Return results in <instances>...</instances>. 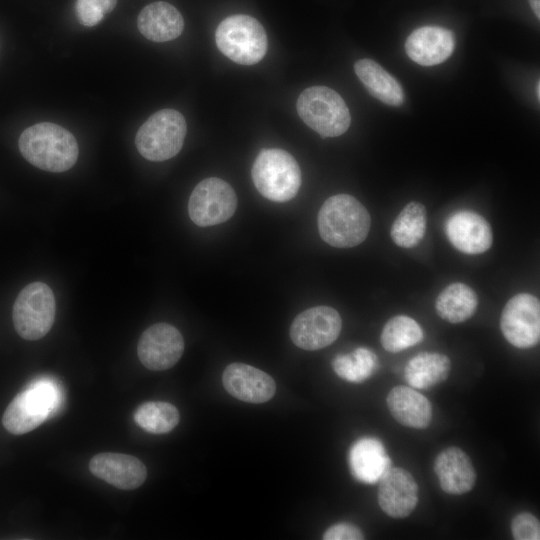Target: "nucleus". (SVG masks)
Here are the masks:
<instances>
[{"mask_svg": "<svg viewBox=\"0 0 540 540\" xmlns=\"http://www.w3.org/2000/svg\"><path fill=\"white\" fill-rule=\"evenodd\" d=\"M454 48V34L438 26H424L414 30L405 43L410 59L423 66L444 62L451 56Z\"/></svg>", "mask_w": 540, "mask_h": 540, "instance_id": "f3484780", "label": "nucleus"}, {"mask_svg": "<svg viewBox=\"0 0 540 540\" xmlns=\"http://www.w3.org/2000/svg\"><path fill=\"white\" fill-rule=\"evenodd\" d=\"M19 150L33 166L54 173L72 168L79 154L73 134L50 122L37 123L25 129L19 137Z\"/></svg>", "mask_w": 540, "mask_h": 540, "instance_id": "f257e3e1", "label": "nucleus"}, {"mask_svg": "<svg viewBox=\"0 0 540 540\" xmlns=\"http://www.w3.org/2000/svg\"><path fill=\"white\" fill-rule=\"evenodd\" d=\"M530 7L537 18H540V0H529Z\"/></svg>", "mask_w": 540, "mask_h": 540, "instance_id": "2f4dec72", "label": "nucleus"}, {"mask_svg": "<svg viewBox=\"0 0 540 540\" xmlns=\"http://www.w3.org/2000/svg\"><path fill=\"white\" fill-rule=\"evenodd\" d=\"M218 49L230 60L241 65H253L265 56L267 35L260 22L245 14L222 20L215 32Z\"/></svg>", "mask_w": 540, "mask_h": 540, "instance_id": "423d86ee", "label": "nucleus"}, {"mask_svg": "<svg viewBox=\"0 0 540 540\" xmlns=\"http://www.w3.org/2000/svg\"><path fill=\"white\" fill-rule=\"evenodd\" d=\"M386 403L392 417L401 425L424 429L432 419V407L429 400L407 386H396L387 395Z\"/></svg>", "mask_w": 540, "mask_h": 540, "instance_id": "412c9836", "label": "nucleus"}, {"mask_svg": "<svg viewBox=\"0 0 540 540\" xmlns=\"http://www.w3.org/2000/svg\"><path fill=\"white\" fill-rule=\"evenodd\" d=\"M140 33L154 42H167L179 37L184 29L181 13L170 3L159 1L148 4L139 13Z\"/></svg>", "mask_w": 540, "mask_h": 540, "instance_id": "aec40b11", "label": "nucleus"}, {"mask_svg": "<svg viewBox=\"0 0 540 540\" xmlns=\"http://www.w3.org/2000/svg\"><path fill=\"white\" fill-rule=\"evenodd\" d=\"M332 367L340 378L352 383H362L376 371L378 358L372 350L359 347L353 352L337 355L332 361Z\"/></svg>", "mask_w": 540, "mask_h": 540, "instance_id": "bb28decb", "label": "nucleus"}, {"mask_svg": "<svg viewBox=\"0 0 540 540\" xmlns=\"http://www.w3.org/2000/svg\"><path fill=\"white\" fill-rule=\"evenodd\" d=\"M377 499L385 514L396 519L405 518L418 503V485L407 470L391 467L379 480Z\"/></svg>", "mask_w": 540, "mask_h": 540, "instance_id": "4468645a", "label": "nucleus"}, {"mask_svg": "<svg viewBox=\"0 0 540 540\" xmlns=\"http://www.w3.org/2000/svg\"><path fill=\"white\" fill-rule=\"evenodd\" d=\"M56 304L50 287L43 282H33L18 294L12 311L14 327L25 340L44 337L55 318Z\"/></svg>", "mask_w": 540, "mask_h": 540, "instance_id": "6e6552de", "label": "nucleus"}, {"mask_svg": "<svg viewBox=\"0 0 540 540\" xmlns=\"http://www.w3.org/2000/svg\"><path fill=\"white\" fill-rule=\"evenodd\" d=\"M500 329L504 338L513 346L527 349L540 340V302L536 296L519 293L504 306Z\"/></svg>", "mask_w": 540, "mask_h": 540, "instance_id": "9d476101", "label": "nucleus"}, {"mask_svg": "<svg viewBox=\"0 0 540 540\" xmlns=\"http://www.w3.org/2000/svg\"><path fill=\"white\" fill-rule=\"evenodd\" d=\"M434 472L441 489L447 494L462 495L476 482V471L469 456L459 447L442 450L434 461Z\"/></svg>", "mask_w": 540, "mask_h": 540, "instance_id": "a211bd4d", "label": "nucleus"}, {"mask_svg": "<svg viewBox=\"0 0 540 540\" xmlns=\"http://www.w3.org/2000/svg\"><path fill=\"white\" fill-rule=\"evenodd\" d=\"M180 420L177 408L163 401H150L140 405L134 413L136 424L152 434H165L173 430Z\"/></svg>", "mask_w": 540, "mask_h": 540, "instance_id": "cd10ccee", "label": "nucleus"}, {"mask_svg": "<svg viewBox=\"0 0 540 540\" xmlns=\"http://www.w3.org/2000/svg\"><path fill=\"white\" fill-rule=\"evenodd\" d=\"M449 242L460 252L469 255L487 251L493 242V233L487 220L472 210H459L451 214L445 225Z\"/></svg>", "mask_w": 540, "mask_h": 540, "instance_id": "ddd939ff", "label": "nucleus"}, {"mask_svg": "<svg viewBox=\"0 0 540 540\" xmlns=\"http://www.w3.org/2000/svg\"><path fill=\"white\" fill-rule=\"evenodd\" d=\"M351 474L360 482L374 484L391 468L383 443L374 437L358 439L349 450Z\"/></svg>", "mask_w": 540, "mask_h": 540, "instance_id": "6ab92c4d", "label": "nucleus"}, {"mask_svg": "<svg viewBox=\"0 0 540 540\" xmlns=\"http://www.w3.org/2000/svg\"><path fill=\"white\" fill-rule=\"evenodd\" d=\"M187 133L184 116L166 108L152 114L138 129L135 145L150 161H165L179 153Z\"/></svg>", "mask_w": 540, "mask_h": 540, "instance_id": "0eeeda50", "label": "nucleus"}, {"mask_svg": "<svg viewBox=\"0 0 540 540\" xmlns=\"http://www.w3.org/2000/svg\"><path fill=\"white\" fill-rule=\"evenodd\" d=\"M237 208V196L226 181L209 177L193 189L188 212L191 220L200 227L221 224L230 219Z\"/></svg>", "mask_w": 540, "mask_h": 540, "instance_id": "1a4fd4ad", "label": "nucleus"}, {"mask_svg": "<svg viewBox=\"0 0 540 540\" xmlns=\"http://www.w3.org/2000/svg\"><path fill=\"white\" fill-rule=\"evenodd\" d=\"M342 329L340 314L329 306H316L298 314L290 327V338L299 348L319 350L332 344Z\"/></svg>", "mask_w": 540, "mask_h": 540, "instance_id": "9b49d317", "label": "nucleus"}, {"mask_svg": "<svg viewBox=\"0 0 540 540\" xmlns=\"http://www.w3.org/2000/svg\"><path fill=\"white\" fill-rule=\"evenodd\" d=\"M184 351V339L180 331L168 324L157 323L141 335L137 353L141 363L153 371L173 367Z\"/></svg>", "mask_w": 540, "mask_h": 540, "instance_id": "f8f14e48", "label": "nucleus"}, {"mask_svg": "<svg viewBox=\"0 0 540 540\" xmlns=\"http://www.w3.org/2000/svg\"><path fill=\"white\" fill-rule=\"evenodd\" d=\"M258 192L274 202H286L296 196L301 186V170L295 158L285 150L264 149L257 155L251 170Z\"/></svg>", "mask_w": 540, "mask_h": 540, "instance_id": "7ed1b4c3", "label": "nucleus"}, {"mask_svg": "<svg viewBox=\"0 0 540 540\" xmlns=\"http://www.w3.org/2000/svg\"><path fill=\"white\" fill-rule=\"evenodd\" d=\"M59 405L58 386L48 379L35 380L10 402L2 422L10 433L25 434L42 424Z\"/></svg>", "mask_w": 540, "mask_h": 540, "instance_id": "20e7f679", "label": "nucleus"}, {"mask_svg": "<svg viewBox=\"0 0 540 540\" xmlns=\"http://www.w3.org/2000/svg\"><path fill=\"white\" fill-rule=\"evenodd\" d=\"M296 108L303 122L323 138L342 135L351 123L350 112L343 98L326 86H312L303 90Z\"/></svg>", "mask_w": 540, "mask_h": 540, "instance_id": "39448f33", "label": "nucleus"}, {"mask_svg": "<svg viewBox=\"0 0 540 540\" xmlns=\"http://www.w3.org/2000/svg\"><path fill=\"white\" fill-rule=\"evenodd\" d=\"M427 213L423 204L408 203L395 218L390 235L393 242L402 248H413L423 239L426 231Z\"/></svg>", "mask_w": 540, "mask_h": 540, "instance_id": "393cba45", "label": "nucleus"}, {"mask_svg": "<svg viewBox=\"0 0 540 540\" xmlns=\"http://www.w3.org/2000/svg\"><path fill=\"white\" fill-rule=\"evenodd\" d=\"M477 307L478 297L475 291L460 282L446 286L435 301V309L439 317L454 324L471 318Z\"/></svg>", "mask_w": 540, "mask_h": 540, "instance_id": "b1692460", "label": "nucleus"}, {"mask_svg": "<svg viewBox=\"0 0 540 540\" xmlns=\"http://www.w3.org/2000/svg\"><path fill=\"white\" fill-rule=\"evenodd\" d=\"M116 4L117 0H76V16L82 25L92 27L101 22Z\"/></svg>", "mask_w": 540, "mask_h": 540, "instance_id": "c85d7f7f", "label": "nucleus"}, {"mask_svg": "<svg viewBox=\"0 0 540 540\" xmlns=\"http://www.w3.org/2000/svg\"><path fill=\"white\" fill-rule=\"evenodd\" d=\"M354 71L373 97L391 106L403 103L404 94L400 84L375 61L358 60L354 64Z\"/></svg>", "mask_w": 540, "mask_h": 540, "instance_id": "4be33fe9", "label": "nucleus"}, {"mask_svg": "<svg viewBox=\"0 0 540 540\" xmlns=\"http://www.w3.org/2000/svg\"><path fill=\"white\" fill-rule=\"evenodd\" d=\"M511 532L515 540H539V520L529 512L519 513L511 522Z\"/></svg>", "mask_w": 540, "mask_h": 540, "instance_id": "c756f323", "label": "nucleus"}, {"mask_svg": "<svg viewBox=\"0 0 540 540\" xmlns=\"http://www.w3.org/2000/svg\"><path fill=\"white\" fill-rule=\"evenodd\" d=\"M89 469L94 476L123 490L138 488L147 477V469L138 458L121 453L97 454L90 460Z\"/></svg>", "mask_w": 540, "mask_h": 540, "instance_id": "dca6fc26", "label": "nucleus"}, {"mask_svg": "<svg viewBox=\"0 0 540 540\" xmlns=\"http://www.w3.org/2000/svg\"><path fill=\"white\" fill-rule=\"evenodd\" d=\"M450 359L441 353L422 352L408 361L405 379L415 389H429L445 381L450 373Z\"/></svg>", "mask_w": 540, "mask_h": 540, "instance_id": "5701e85b", "label": "nucleus"}, {"mask_svg": "<svg viewBox=\"0 0 540 540\" xmlns=\"http://www.w3.org/2000/svg\"><path fill=\"white\" fill-rule=\"evenodd\" d=\"M324 540H361L362 531L351 523H338L330 526L323 534Z\"/></svg>", "mask_w": 540, "mask_h": 540, "instance_id": "7c9ffc66", "label": "nucleus"}, {"mask_svg": "<svg viewBox=\"0 0 540 540\" xmlns=\"http://www.w3.org/2000/svg\"><path fill=\"white\" fill-rule=\"evenodd\" d=\"M423 338V330L413 318L398 315L384 325L380 341L386 351L397 353L419 344Z\"/></svg>", "mask_w": 540, "mask_h": 540, "instance_id": "a878e982", "label": "nucleus"}, {"mask_svg": "<svg viewBox=\"0 0 540 540\" xmlns=\"http://www.w3.org/2000/svg\"><path fill=\"white\" fill-rule=\"evenodd\" d=\"M320 237L337 248H351L368 236L371 218L355 197L337 194L325 200L318 213Z\"/></svg>", "mask_w": 540, "mask_h": 540, "instance_id": "f03ea898", "label": "nucleus"}, {"mask_svg": "<svg viewBox=\"0 0 540 540\" xmlns=\"http://www.w3.org/2000/svg\"><path fill=\"white\" fill-rule=\"evenodd\" d=\"M225 390L238 400L260 404L273 398L274 379L264 371L244 363L229 364L222 375Z\"/></svg>", "mask_w": 540, "mask_h": 540, "instance_id": "2eb2a0df", "label": "nucleus"}, {"mask_svg": "<svg viewBox=\"0 0 540 540\" xmlns=\"http://www.w3.org/2000/svg\"><path fill=\"white\" fill-rule=\"evenodd\" d=\"M537 98L539 99L540 98V83L539 81L537 82Z\"/></svg>", "mask_w": 540, "mask_h": 540, "instance_id": "473e14b6", "label": "nucleus"}]
</instances>
